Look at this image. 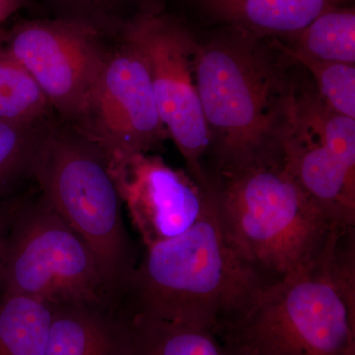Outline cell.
Here are the masks:
<instances>
[{"label":"cell","instance_id":"6da1fadb","mask_svg":"<svg viewBox=\"0 0 355 355\" xmlns=\"http://www.w3.org/2000/svg\"><path fill=\"white\" fill-rule=\"evenodd\" d=\"M216 334L235 355H355V227L312 265L260 287Z\"/></svg>","mask_w":355,"mask_h":355},{"label":"cell","instance_id":"7a4b0ae2","mask_svg":"<svg viewBox=\"0 0 355 355\" xmlns=\"http://www.w3.org/2000/svg\"><path fill=\"white\" fill-rule=\"evenodd\" d=\"M268 282L235 246L214 198L183 234L144 248L121 307L216 334Z\"/></svg>","mask_w":355,"mask_h":355},{"label":"cell","instance_id":"3957f363","mask_svg":"<svg viewBox=\"0 0 355 355\" xmlns=\"http://www.w3.org/2000/svg\"><path fill=\"white\" fill-rule=\"evenodd\" d=\"M210 180L226 231L266 279L304 270L321 256L334 229L284 165L279 146Z\"/></svg>","mask_w":355,"mask_h":355},{"label":"cell","instance_id":"277c9868","mask_svg":"<svg viewBox=\"0 0 355 355\" xmlns=\"http://www.w3.org/2000/svg\"><path fill=\"white\" fill-rule=\"evenodd\" d=\"M227 29L198 44L193 62L214 172L277 148L293 84L261 39Z\"/></svg>","mask_w":355,"mask_h":355},{"label":"cell","instance_id":"5b68a950","mask_svg":"<svg viewBox=\"0 0 355 355\" xmlns=\"http://www.w3.org/2000/svg\"><path fill=\"white\" fill-rule=\"evenodd\" d=\"M31 178L44 200L94 252L123 301L137 261L108 154L55 116L40 140Z\"/></svg>","mask_w":355,"mask_h":355},{"label":"cell","instance_id":"8992f818","mask_svg":"<svg viewBox=\"0 0 355 355\" xmlns=\"http://www.w3.org/2000/svg\"><path fill=\"white\" fill-rule=\"evenodd\" d=\"M2 294L51 307L121 305L94 252L41 193L7 200Z\"/></svg>","mask_w":355,"mask_h":355},{"label":"cell","instance_id":"52a82bcc","mask_svg":"<svg viewBox=\"0 0 355 355\" xmlns=\"http://www.w3.org/2000/svg\"><path fill=\"white\" fill-rule=\"evenodd\" d=\"M282 160L334 230L355 227V119L293 80L277 137Z\"/></svg>","mask_w":355,"mask_h":355},{"label":"cell","instance_id":"ba28073f","mask_svg":"<svg viewBox=\"0 0 355 355\" xmlns=\"http://www.w3.org/2000/svg\"><path fill=\"white\" fill-rule=\"evenodd\" d=\"M120 35L132 40L146 58L159 114L168 137L183 156L187 172L205 191H211V181L202 165L211 137L193 71L197 40L159 2L125 23Z\"/></svg>","mask_w":355,"mask_h":355},{"label":"cell","instance_id":"9c48e42d","mask_svg":"<svg viewBox=\"0 0 355 355\" xmlns=\"http://www.w3.org/2000/svg\"><path fill=\"white\" fill-rule=\"evenodd\" d=\"M113 41L77 21L35 18L6 30L3 48L31 74L58 118L76 127Z\"/></svg>","mask_w":355,"mask_h":355},{"label":"cell","instance_id":"30bf717a","mask_svg":"<svg viewBox=\"0 0 355 355\" xmlns=\"http://www.w3.org/2000/svg\"><path fill=\"white\" fill-rule=\"evenodd\" d=\"M107 154L151 153L166 139V130L144 53L120 35L111 46L76 125Z\"/></svg>","mask_w":355,"mask_h":355},{"label":"cell","instance_id":"8fae6325","mask_svg":"<svg viewBox=\"0 0 355 355\" xmlns=\"http://www.w3.org/2000/svg\"><path fill=\"white\" fill-rule=\"evenodd\" d=\"M123 209L144 248L173 239L202 218L214 193L153 153L110 154Z\"/></svg>","mask_w":355,"mask_h":355},{"label":"cell","instance_id":"7c38bea8","mask_svg":"<svg viewBox=\"0 0 355 355\" xmlns=\"http://www.w3.org/2000/svg\"><path fill=\"white\" fill-rule=\"evenodd\" d=\"M51 308L46 355H130L123 308L92 304Z\"/></svg>","mask_w":355,"mask_h":355},{"label":"cell","instance_id":"4fadbf2b","mask_svg":"<svg viewBox=\"0 0 355 355\" xmlns=\"http://www.w3.org/2000/svg\"><path fill=\"white\" fill-rule=\"evenodd\" d=\"M202 13L227 28L258 39H287L327 9L350 0H191Z\"/></svg>","mask_w":355,"mask_h":355},{"label":"cell","instance_id":"5bb4252c","mask_svg":"<svg viewBox=\"0 0 355 355\" xmlns=\"http://www.w3.org/2000/svg\"><path fill=\"white\" fill-rule=\"evenodd\" d=\"M125 312L130 355H235L214 331Z\"/></svg>","mask_w":355,"mask_h":355},{"label":"cell","instance_id":"9a60e30c","mask_svg":"<svg viewBox=\"0 0 355 355\" xmlns=\"http://www.w3.org/2000/svg\"><path fill=\"white\" fill-rule=\"evenodd\" d=\"M53 308L23 296L0 295V355H46Z\"/></svg>","mask_w":355,"mask_h":355},{"label":"cell","instance_id":"2e32d148","mask_svg":"<svg viewBox=\"0 0 355 355\" xmlns=\"http://www.w3.org/2000/svg\"><path fill=\"white\" fill-rule=\"evenodd\" d=\"M291 50L324 62L355 64V10L334 6L287 38Z\"/></svg>","mask_w":355,"mask_h":355},{"label":"cell","instance_id":"e0dca14e","mask_svg":"<svg viewBox=\"0 0 355 355\" xmlns=\"http://www.w3.org/2000/svg\"><path fill=\"white\" fill-rule=\"evenodd\" d=\"M57 116L38 83L0 49V121L18 125H38Z\"/></svg>","mask_w":355,"mask_h":355},{"label":"cell","instance_id":"ac0fdd59","mask_svg":"<svg viewBox=\"0 0 355 355\" xmlns=\"http://www.w3.org/2000/svg\"><path fill=\"white\" fill-rule=\"evenodd\" d=\"M272 46L309 72L318 94L333 111L355 119V64L316 60L291 50L279 40Z\"/></svg>","mask_w":355,"mask_h":355},{"label":"cell","instance_id":"d6986e66","mask_svg":"<svg viewBox=\"0 0 355 355\" xmlns=\"http://www.w3.org/2000/svg\"><path fill=\"white\" fill-rule=\"evenodd\" d=\"M50 121L38 125L0 121V203L7 200L21 182L31 178L33 161Z\"/></svg>","mask_w":355,"mask_h":355},{"label":"cell","instance_id":"ffe728a7","mask_svg":"<svg viewBox=\"0 0 355 355\" xmlns=\"http://www.w3.org/2000/svg\"><path fill=\"white\" fill-rule=\"evenodd\" d=\"M53 17L95 28L109 39L118 38L125 23L157 1L148 0H46Z\"/></svg>","mask_w":355,"mask_h":355},{"label":"cell","instance_id":"44dd1931","mask_svg":"<svg viewBox=\"0 0 355 355\" xmlns=\"http://www.w3.org/2000/svg\"><path fill=\"white\" fill-rule=\"evenodd\" d=\"M33 0H0V25L22 9L31 6Z\"/></svg>","mask_w":355,"mask_h":355},{"label":"cell","instance_id":"7402d4cb","mask_svg":"<svg viewBox=\"0 0 355 355\" xmlns=\"http://www.w3.org/2000/svg\"><path fill=\"white\" fill-rule=\"evenodd\" d=\"M7 229V200L0 203V295L2 294V275H3L4 243Z\"/></svg>","mask_w":355,"mask_h":355},{"label":"cell","instance_id":"603a6c76","mask_svg":"<svg viewBox=\"0 0 355 355\" xmlns=\"http://www.w3.org/2000/svg\"><path fill=\"white\" fill-rule=\"evenodd\" d=\"M6 38V30L2 28V25H0V49L3 46L4 42Z\"/></svg>","mask_w":355,"mask_h":355}]
</instances>
